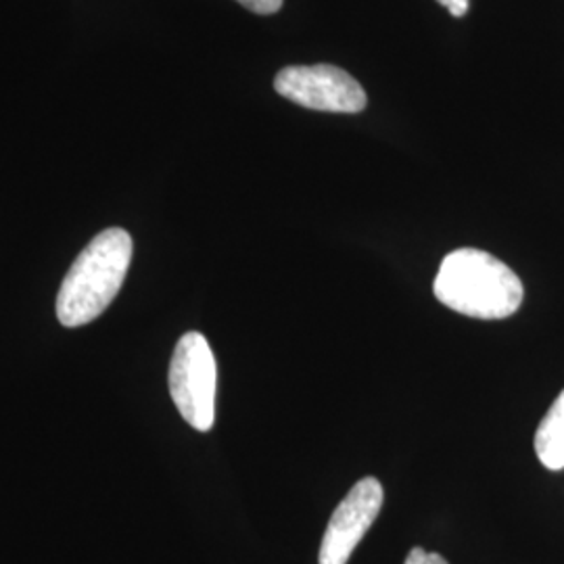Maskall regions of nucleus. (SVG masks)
I'll return each mask as SVG.
<instances>
[{
	"label": "nucleus",
	"instance_id": "f257e3e1",
	"mask_svg": "<svg viewBox=\"0 0 564 564\" xmlns=\"http://www.w3.org/2000/svg\"><path fill=\"white\" fill-rule=\"evenodd\" d=\"M433 291L449 310L481 321L512 316L524 297L523 282L505 262L470 247L445 256Z\"/></svg>",
	"mask_w": 564,
	"mask_h": 564
},
{
	"label": "nucleus",
	"instance_id": "f03ea898",
	"mask_svg": "<svg viewBox=\"0 0 564 564\" xmlns=\"http://www.w3.org/2000/svg\"><path fill=\"white\" fill-rule=\"evenodd\" d=\"M134 242L123 228H107L82 249L61 282L57 318L76 328L93 323L116 300L132 263Z\"/></svg>",
	"mask_w": 564,
	"mask_h": 564
},
{
	"label": "nucleus",
	"instance_id": "7ed1b4c3",
	"mask_svg": "<svg viewBox=\"0 0 564 564\" xmlns=\"http://www.w3.org/2000/svg\"><path fill=\"white\" fill-rule=\"evenodd\" d=\"M218 366L202 333L182 335L170 362V393L182 419L197 431H209L216 421Z\"/></svg>",
	"mask_w": 564,
	"mask_h": 564
},
{
	"label": "nucleus",
	"instance_id": "20e7f679",
	"mask_svg": "<svg viewBox=\"0 0 564 564\" xmlns=\"http://www.w3.org/2000/svg\"><path fill=\"white\" fill-rule=\"evenodd\" d=\"M274 88L286 101L328 113H360L368 102L360 82L328 63L284 67Z\"/></svg>",
	"mask_w": 564,
	"mask_h": 564
},
{
	"label": "nucleus",
	"instance_id": "39448f33",
	"mask_svg": "<svg viewBox=\"0 0 564 564\" xmlns=\"http://www.w3.org/2000/svg\"><path fill=\"white\" fill-rule=\"evenodd\" d=\"M383 500V485L379 479L364 477L362 481L354 485L326 524L318 563L347 564L368 529L377 521Z\"/></svg>",
	"mask_w": 564,
	"mask_h": 564
},
{
	"label": "nucleus",
	"instance_id": "423d86ee",
	"mask_svg": "<svg viewBox=\"0 0 564 564\" xmlns=\"http://www.w3.org/2000/svg\"><path fill=\"white\" fill-rule=\"evenodd\" d=\"M535 452L540 463L550 470L564 468V389L550 405L535 433Z\"/></svg>",
	"mask_w": 564,
	"mask_h": 564
},
{
	"label": "nucleus",
	"instance_id": "0eeeda50",
	"mask_svg": "<svg viewBox=\"0 0 564 564\" xmlns=\"http://www.w3.org/2000/svg\"><path fill=\"white\" fill-rule=\"evenodd\" d=\"M237 2L258 15H272L281 11L282 7V0H237Z\"/></svg>",
	"mask_w": 564,
	"mask_h": 564
},
{
	"label": "nucleus",
	"instance_id": "6e6552de",
	"mask_svg": "<svg viewBox=\"0 0 564 564\" xmlns=\"http://www.w3.org/2000/svg\"><path fill=\"white\" fill-rule=\"evenodd\" d=\"M403 564H447L444 556L437 552H426L423 547H412Z\"/></svg>",
	"mask_w": 564,
	"mask_h": 564
},
{
	"label": "nucleus",
	"instance_id": "1a4fd4ad",
	"mask_svg": "<svg viewBox=\"0 0 564 564\" xmlns=\"http://www.w3.org/2000/svg\"><path fill=\"white\" fill-rule=\"evenodd\" d=\"M442 7H445L454 18H463L468 13L470 0H437Z\"/></svg>",
	"mask_w": 564,
	"mask_h": 564
}]
</instances>
